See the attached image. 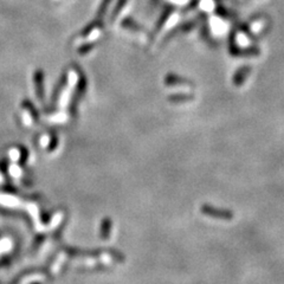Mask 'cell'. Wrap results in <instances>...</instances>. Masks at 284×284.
Here are the masks:
<instances>
[]
</instances>
